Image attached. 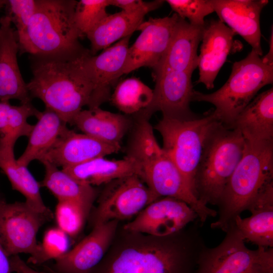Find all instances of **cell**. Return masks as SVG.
<instances>
[{
    "instance_id": "36",
    "label": "cell",
    "mask_w": 273,
    "mask_h": 273,
    "mask_svg": "<svg viewBox=\"0 0 273 273\" xmlns=\"http://www.w3.org/2000/svg\"><path fill=\"white\" fill-rule=\"evenodd\" d=\"M37 0H8L7 15L16 27L18 42L22 39L36 8Z\"/></svg>"
},
{
    "instance_id": "10",
    "label": "cell",
    "mask_w": 273,
    "mask_h": 273,
    "mask_svg": "<svg viewBox=\"0 0 273 273\" xmlns=\"http://www.w3.org/2000/svg\"><path fill=\"white\" fill-rule=\"evenodd\" d=\"M51 216L38 212L25 202L7 203L0 197V238L9 257L21 253L37 254V234Z\"/></svg>"
},
{
    "instance_id": "14",
    "label": "cell",
    "mask_w": 273,
    "mask_h": 273,
    "mask_svg": "<svg viewBox=\"0 0 273 273\" xmlns=\"http://www.w3.org/2000/svg\"><path fill=\"white\" fill-rule=\"evenodd\" d=\"M179 18L175 13L151 18L140 25L138 30L141 33L128 48L123 74L142 67L153 69L158 66L168 49Z\"/></svg>"
},
{
    "instance_id": "19",
    "label": "cell",
    "mask_w": 273,
    "mask_h": 273,
    "mask_svg": "<svg viewBox=\"0 0 273 273\" xmlns=\"http://www.w3.org/2000/svg\"><path fill=\"white\" fill-rule=\"evenodd\" d=\"M219 20L241 36L259 56L261 47L260 15L267 0H210Z\"/></svg>"
},
{
    "instance_id": "38",
    "label": "cell",
    "mask_w": 273,
    "mask_h": 273,
    "mask_svg": "<svg viewBox=\"0 0 273 273\" xmlns=\"http://www.w3.org/2000/svg\"><path fill=\"white\" fill-rule=\"evenodd\" d=\"M12 271L16 273H46L35 270L30 267L19 255L10 257Z\"/></svg>"
},
{
    "instance_id": "26",
    "label": "cell",
    "mask_w": 273,
    "mask_h": 273,
    "mask_svg": "<svg viewBox=\"0 0 273 273\" xmlns=\"http://www.w3.org/2000/svg\"><path fill=\"white\" fill-rule=\"evenodd\" d=\"M62 169L78 181L91 186L106 185L131 175H141L138 163L127 156L119 160L98 157Z\"/></svg>"
},
{
    "instance_id": "41",
    "label": "cell",
    "mask_w": 273,
    "mask_h": 273,
    "mask_svg": "<svg viewBox=\"0 0 273 273\" xmlns=\"http://www.w3.org/2000/svg\"><path fill=\"white\" fill-rule=\"evenodd\" d=\"M271 29V34L269 39V49L268 53L261 58L262 61L267 64L273 65V33Z\"/></svg>"
},
{
    "instance_id": "23",
    "label": "cell",
    "mask_w": 273,
    "mask_h": 273,
    "mask_svg": "<svg viewBox=\"0 0 273 273\" xmlns=\"http://www.w3.org/2000/svg\"><path fill=\"white\" fill-rule=\"evenodd\" d=\"M251 215H237L234 223L245 241L258 247L273 248V183L266 186L248 207Z\"/></svg>"
},
{
    "instance_id": "25",
    "label": "cell",
    "mask_w": 273,
    "mask_h": 273,
    "mask_svg": "<svg viewBox=\"0 0 273 273\" xmlns=\"http://www.w3.org/2000/svg\"><path fill=\"white\" fill-rule=\"evenodd\" d=\"M131 116L112 113L100 107L82 110L73 119L75 125L82 133L106 143L120 145L124 136L133 124Z\"/></svg>"
},
{
    "instance_id": "40",
    "label": "cell",
    "mask_w": 273,
    "mask_h": 273,
    "mask_svg": "<svg viewBox=\"0 0 273 273\" xmlns=\"http://www.w3.org/2000/svg\"><path fill=\"white\" fill-rule=\"evenodd\" d=\"M10 257L7 255L0 238V273H12Z\"/></svg>"
},
{
    "instance_id": "33",
    "label": "cell",
    "mask_w": 273,
    "mask_h": 273,
    "mask_svg": "<svg viewBox=\"0 0 273 273\" xmlns=\"http://www.w3.org/2000/svg\"><path fill=\"white\" fill-rule=\"evenodd\" d=\"M108 0H80L77 2L74 14L75 27L80 37L95 27L108 14Z\"/></svg>"
},
{
    "instance_id": "42",
    "label": "cell",
    "mask_w": 273,
    "mask_h": 273,
    "mask_svg": "<svg viewBox=\"0 0 273 273\" xmlns=\"http://www.w3.org/2000/svg\"><path fill=\"white\" fill-rule=\"evenodd\" d=\"M6 0H0V10L5 6Z\"/></svg>"
},
{
    "instance_id": "21",
    "label": "cell",
    "mask_w": 273,
    "mask_h": 273,
    "mask_svg": "<svg viewBox=\"0 0 273 273\" xmlns=\"http://www.w3.org/2000/svg\"><path fill=\"white\" fill-rule=\"evenodd\" d=\"M203 27L193 25L179 17L167 52L153 69V75L167 71L193 73L198 66L197 49Z\"/></svg>"
},
{
    "instance_id": "1",
    "label": "cell",
    "mask_w": 273,
    "mask_h": 273,
    "mask_svg": "<svg viewBox=\"0 0 273 273\" xmlns=\"http://www.w3.org/2000/svg\"><path fill=\"white\" fill-rule=\"evenodd\" d=\"M199 225L155 237L150 244L130 246L103 259L89 273H196L206 246Z\"/></svg>"
},
{
    "instance_id": "4",
    "label": "cell",
    "mask_w": 273,
    "mask_h": 273,
    "mask_svg": "<svg viewBox=\"0 0 273 273\" xmlns=\"http://www.w3.org/2000/svg\"><path fill=\"white\" fill-rule=\"evenodd\" d=\"M272 182L273 141H245L242 156L216 204L218 218L211 228L225 232L235 217L247 210L258 194Z\"/></svg>"
},
{
    "instance_id": "34",
    "label": "cell",
    "mask_w": 273,
    "mask_h": 273,
    "mask_svg": "<svg viewBox=\"0 0 273 273\" xmlns=\"http://www.w3.org/2000/svg\"><path fill=\"white\" fill-rule=\"evenodd\" d=\"M67 235L58 228L48 230L44 235L39 250L28 261L33 264L43 263L50 259H56L68 251Z\"/></svg>"
},
{
    "instance_id": "35",
    "label": "cell",
    "mask_w": 273,
    "mask_h": 273,
    "mask_svg": "<svg viewBox=\"0 0 273 273\" xmlns=\"http://www.w3.org/2000/svg\"><path fill=\"white\" fill-rule=\"evenodd\" d=\"M172 10L180 18L188 19L195 26H204L205 17L214 12L210 0H167Z\"/></svg>"
},
{
    "instance_id": "12",
    "label": "cell",
    "mask_w": 273,
    "mask_h": 273,
    "mask_svg": "<svg viewBox=\"0 0 273 273\" xmlns=\"http://www.w3.org/2000/svg\"><path fill=\"white\" fill-rule=\"evenodd\" d=\"M192 73L167 71L153 75L155 85L151 103L134 115L149 120L153 113L160 111L164 117L189 119L197 117L190 107L194 90Z\"/></svg>"
},
{
    "instance_id": "20",
    "label": "cell",
    "mask_w": 273,
    "mask_h": 273,
    "mask_svg": "<svg viewBox=\"0 0 273 273\" xmlns=\"http://www.w3.org/2000/svg\"><path fill=\"white\" fill-rule=\"evenodd\" d=\"M235 34L219 20L205 22L199 56L197 83H203L208 89L214 87V80L220 68L234 51Z\"/></svg>"
},
{
    "instance_id": "2",
    "label": "cell",
    "mask_w": 273,
    "mask_h": 273,
    "mask_svg": "<svg viewBox=\"0 0 273 273\" xmlns=\"http://www.w3.org/2000/svg\"><path fill=\"white\" fill-rule=\"evenodd\" d=\"M83 57L59 59L31 56L32 77L27 83L31 99H40L66 124H71L83 107L89 108L92 105L94 85L82 65Z\"/></svg>"
},
{
    "instance_id": "32",
    "label": "cell",
    "mask_w": 273,
    "mask_h": 273,
    "mask_svg": "<svg viewBox=\"0 0 273 273\" xmlns=\"http://www.w3.org/2000/svg\"><path fill=\"white\" fill-rule=\"evenodd\" d=\"M90 210L73 201H58L55 217L58 228L67 236L75 237L82 230Z\"/></svg>"
},
{
    "instance_id": "30",
    "label": "cell",
    "mask_w": 273,
    "mask_h": 273,
    "mask_svg": "<svg viewBox=\"0 0 273 273\" xmlns=\"http://www.w3.org/2000/svg\"><path fill=\"white\" fill-rule=\"evenodd\" d=\"M153 90L137 78L119 82L111 95L110 100L125 115L132 116L146 108L151 103Z\"/></svg>"
},
{
    "instance_id": "31",
    "label": "cell",
    "mask_w": 273,
    "mask_h": 273,
    "mask_svg": "<svg viewBox=\"0 0 273 273\" xmlns=\"http://www.w3.org/2000/svg\"><path fill=\"white\" fill-rule=\"evenodd\" d=\"M40 112L31 103L19 106L11 105L6 133L0 138V148H14L15 143L19 138L28 137L33 125L29 124L27 120L31 116L36 118Z\"/></svg>"
},
{
    "instance_id": "5",
    "label": "cell",
    "mask_w": 273,
    "mask_h": 273,
    "mask_svg": "<svg viewBox=\"0 0 273 273\" xmlns=\"http://www.w3.org/2000/svg\"><path fill=\"white\" fill-rule=\"evenodd\" d=\"M245 141L236 128L219 122L210 132L195 175L197 199L205 205L217 204L239 162Z\"/></svg>"
},
{
    "instance_id": "27",
    "label": "cell",
    "mask_w": 273,
    "mask_h": 273,
    "mask_svg": "<svg viewBox=\"0 0 273 273\" xmlns=\"http://www.w3.org/2000/svg\"><path fill=\"white\" fill-rule=\"evenodd\" d=\"M29 135L27 145L17 159L20 165L27 166L34 160L40 161L68 128L67 124L53 111L46 108L37 116Z\"/></svg>"
},
{
    "instance_id": "3",
    "label": "cell",
    "mask_w": 273,
    "mask_h": 273,
    "mask_svg": "<svg viewBox=\"0 0 273 273\" xmlns=\"http://www.w3.org/2000/svg\"><path fill=\"white\" fill-rule=\"evenodd\" d=\"M77 2L37 0L24 36L18 42L19 52L36 57L59 59H75L90 54V50L80 43L75 25Z\"/></svg>"
},
{
    "instance_id": "29",
    "label": "cell",
    "mask_w": 273,
    "mask_h": 273,
    "mask_svg": "<svg viewBox=\"0 0 273 273\" xmlns=\"http://www.w3.org/2000/svg\"><path fill=\"white\" fill-rule=\"evenodd\" d=\"M45 169L40 187L47 188L58 201L68 200L78 202L90 210L96 197L93 186L81 183L62 169L47 162H41Z\"/></svg>"
},
{
    "instance_id": "24",
    "label": "cell",
    "mask_w": 273,
    "mask_h": 273,
    "mask_svg": "<svg viewBox=\"0 0 273 273\" xmlns=\"http://www.w3.org/2000/svg\"><path fill=\"white\" fill-rule=\"evenodd\" d=\"M231 128L238 129L247 142L273 141V88L255 96Z\"/></svg>"
},
{
    "instance_id": "39",
    "label": "cell",
    "mask_w": 273,
    "mask_h": 273,
    "mask_svg": "<svg viewBox=\"0 0 273 273\" xmlns=\"http://www.w3.org/2000/svg\"><path fill=\"white\" fill-rule=\"evenodd\" d=\"M10 105L9 102H0V138L6 133Z\"/></svg>"
},
{
    "instance_id": "13",
    "label": "cell",
    "mask_w": 273,
    "mask_h": 273,
    "mask_svg": "<svg viewBox=\"0 0 273 273\" xmlns=\"http://www.w3.org/2000/svg\"><path fill=\"white\" fill-rule=\"evenodd\" d=\"M196 219V213L185 202L162 197L146 206L132 221L124 225V229L162 237L178 232Z\"/></svg>"
},
{
    "instance_id": "9",
    "label": "cell",
    "mask_w": 273,
    "mask_h": 273,
    "mask_svg": "<svg viewBox=\"0 0 273 273\" xmlns=\"http://www.w3.org/2000/svg\"><path fill=\"white\" fill-rule=\"evenodd\" d=\"M217 246L201 251L196 273H273V248H247L234 222Z\"/></svg>"
},
{
    "instance_id": "37",
    "label": "cell",
    "mask_w": 273,
    "mask_h": 273,
    "mask_svg": "<svg viewBox=\"0 0 273 273\" xmlns=\"http://www.w3.org/2000/svg\"><path fill=\"white\" fill-rule=\"evenodd\" d=\"M109 6H113L120 8L126 12L135 11L146 8L152 2H144L142 0H108Z\"/></svg>"
},
{
    "instance_id": "22",
    "label": "cell",
    "mask_w": 273,
    "mask_h": 273,
    "mask_svg": "<svg viewBox=\"0 0 273 273\" xmlns=\"http://www.w3.org/2000/svg\"><path fill=\"white\" fill-rule=\"evenodd\" d=\"M164 2L154 1L149 6L135 11L108 14L86 35L90 43L91 55H96L115 41L131 35L143 22L145 15L159 8Z\"/></svg>"
},
{
    "instance_id": "28",
    "label": "cell",
    "mask_w": 273,
    "mask_h": 273,
    "mask_svg": "<svg viewBox=\"0 0 273 273\" xmlns=\"http://www.w3.org/2000/svg\"><path fill=\"white\" fill-rule=\"evenodd\" d=\"M14 149L0 148V168L8 177L13 189L25 197V202L29 206L38 212L53 217L41 196L39 182L35 179L27 166L17 163Z\"/></svg>"
},
{
    "instance_id": "16",
    "label": "cell",
    "mask_w": 273,
    "mask_h": 273,
    "mask_svg": "<svg viewBox=\"0 0 273 273\" xmlns=\"http://www.w3.org/2000/svg\"><path fill=\"white\" fill-rule=\"evenodd\" d=\"M118 220L98 223L74 247L55 259L54 273H89L104 257L114 236Z\"/></svg>"
},
{
    "instance_id": "17",
    "label": "cell",
    "mask_w": 273,
    "mask_h": 273,
    "mask_svg": "<svg viewBox=\"0 0 273 273\" xmlns=\"http://www.w3.org/2000/svg\"><path fill=\"white\" fill-rule=\"evenodd\" d=\"M121 148V145L106 143L67 128L40 162L64 168L116 153Z\"/></svg>"
},
{
    "instance_id": "7",
    "label": "cell",
    "mask_w": 273,
    "mask_h": 273,
    "mask_svg": "<svg viewBox=\"0 0 273 273\" xmlns=\"http://www.w3.org/2000/svg\"><path fill=\"white\" fill-rule=\"evenodd\" d=\"M219 122L213 111H210L189 119L162 117L153 127L162 136L163 150L177 167L196 198V173L206 141Z\"/></svg>"
},
{
    "instance_id": "8",
    "label": "cell",
    "mask_w": 273,
    "mask_h": 273,
    "mask_svg": "<svg viewBox=\"0 0 273 273\" xmlns=\"http://www.w3.org/2000/svg\"><path fill=\"white\" fill-rule=\"evenodd\" d=\"M134 157L141 167V178L158 197L185 202L195 211L201 223L209 217L216 216L217 211L194 196L177 167L160 145L145 144L137 150Z\"/></svg>"
},
{
    "instance_id": "11",
    "label": "cell",
    "mask_w": 273,
    "mask_h": 273,
    "mask_svg": "<svg viewBox=\"0 0 273 273\" xmlns=\"http://www.w3.org/2000/svg\"><path fill=\"white\" fill-rule=\"evenodd\" d=\"M159 198L137 175L114 179L106 184L100 196L92 216L93 225L129 218Z\"/></svg>"
},
{
    "instance_id": "15",
    "label": "cell",
    "mask_w": 273,
    "mask_h": 273,
    "mask_svg": "<svg viewBox=\"0 0 273 273\" xmlns=\"http://www.w3.org/2000/svg\"><path fill=\"white\" fill-rule=\"evenodd\" d=\"M130 36L121 39L99 55L89 54L82 58V65L94 89L88 109L100 107L110 100L112 86L123 74Z\"/></svg>"
},
{
    "instance_id": "6",
    "label": "cell",
    "mask_w": 273,
    "mask_h": 273,
    "mask_svg": "<svg viewBox=\"0 0 273 273\" xmlns=\"http://www.w3.org/2000/svg\"><path fill=\"white\" fill-rule=\"evenodd\" d=\"M272 82L273 65L264 63L252 50L246 58L234 62L228 80L221 88L206 94L194 90L192 101L213 105L215 117L222 124L231 127L238 115L258 92Z\"/></svg>"
},
{
    "instance_id": "18",
    "label": "cell",
    "mask_w": 273,
    "mask_h": 273,
    "mask_svg": "<svg viewBox=\"0 0 273 273\" xmlns=\"http://www.w3.org/2000/svg\"><path fill=\"white\" fill-rule=\"evenodd\" d=\"M19 52L16 30L10 19L5 15L0 18V102L14 99L21 104L31 103L18 63Z\"/></svg>"
}]
</instances>
